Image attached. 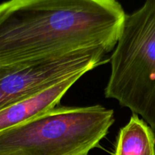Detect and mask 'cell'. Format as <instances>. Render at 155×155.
<instances>
[{
  "mask_svg": "<svg viewBox=\"0 0 155 155\" xmlns=\"http://www.w3.org/2000/svg\"><path fill=\"white\" fill-rule=\"evenodd\" d=\"M114 122V110L100 104L58 106L0 131V154L89 155Z\"/></svg>",
  "mask_w": 155,
  "mask_h": 155,
  "instance_id": "2",
  "label": "cell"
},
{
  "mask_svg": "<svg viewBox=\"0 0 155 155\" xmlns=\"http://www.w3.org/2000/svg\"><path fill=\"white\" fill-rule=\"evenodd\" d=\"M88 72L77 73L48 89L0 110V131L7 130L57 107L68 91Z\"/></svg>",
  "mask_w": 155,
  "mask_h": 155,
  "instance_id": "5",
  "label": "cell"
},
{
  "mask_svg": "<svg viewBox=\"0 0 155 155\" xmlns=\"http://www.w3.org/2000/svg\"><path fill=\"white\" fill-rule=\"evenodd\" d=\"M126 14L117 0H8L0 5V71L117 44Z\"/></svg>",
  "mask_w": 155,
  "mask_h": 155,
  "instance_id": "1",
  "label": "cell"
},
{
  "mask_svg": "<svg viewBox=\"0 0 155 155\" xmlns=\"http://www.w3.org/2000/svg\"><path fill=\"white\" fill-rule=\"evenodd\" d=\"M0 155H2V154H0ZM3 155H15V154H3Z\"/></svg>",
  "mask_w": 155,
  "mask_h": 155,
  "instance_id": "7",
  "label": "cell"
},
{
  "mask_svg": "<svg viewBox=\"0 0 155 155\" xmlns=\"http://www.w3.org/2000/svg\"><path fill=\"white\" fill-rule=\"evenodd\" d=\"M109 61L105 98L142 117L155 134V0L126 15Z\"/></svg>",
  "mask_w": 155,
  "mask_h": 155,
  "instance_id": "3",
  "label": "cell"
},
{
  "mask_svg": "<svg viewBox=\"0 0 155 155\" xmlns=\"http://www.w3.org/2000/svg\"><path fill=\"white\" fill-rule=\"evenodd\" d=\"M114 155H155L154 131L138 114L120 130Z\"/></svg>",
  "mask_w": 155,
  "mask_h": 155,
  "instance_id": "6",
  "label": "cell"
},
{
  "mask_svg": "<svg viewBox=\"0 0 155 155\" xmlns=\"http://www.w3.org/2000/svg\"><path fill=\"white\" fill-rule=\"evenodd\" d=\"M102 49L77 51L26 68L0 71V110L48 89L81 71H92L108 61Z\"/></svg>",
  "mask_w": 155,
  "mask_h": 155,
  "instance_id": "4",
  "label": "cell"
}]
</instances>
